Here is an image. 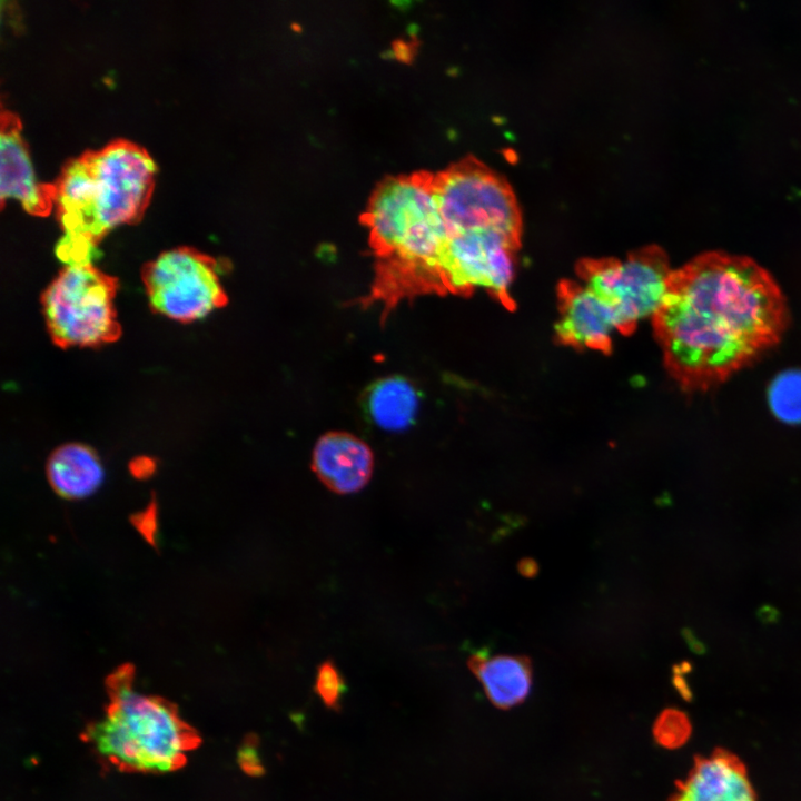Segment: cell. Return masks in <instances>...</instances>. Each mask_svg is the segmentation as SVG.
I'll use <instances>...</instances> for the list:
<instances>
[{"mask_svg":"<svg viewBox=\"0 0 801 801\" xmlns=\"http://www.w3.org/2000/svg\"><path fill=\"white\" fill-rule=\"evenodd\" d=\"M771 411L789 424H801V369H788L775 376L768 389Z\"/></svg>","mask_w":801,"mask_h":801,"instance_id":"17","label":"cell"},{"mask_svg":"<svg viewBox=\"0 0 801 801\" xmlns=\"http://www.w3.org/2000/svg\"><path fill=\"white\" fill-rule=\"evenodd\" d=\"M47 477L52 490L67 500L91 495L103 481V467L98 454L88 445L65 444L48 458Z\"/></svg>","mask_w":801,"mask_h":801,"instance_id":"15","label":"cell"},{"mask_svg":"<svg viewBox=\"0 0 801 801\" xmlns=\"http://www.w3.org/2000/svg\"><path fill=\"white\" fill-rule=\"evenodd\" d=\"M131 523L137 531L144 536V538L154 547L157 543L158 533V518H157V504L155 498L150 501L148 506L131 516Z\"/></svg>","mask_w":801,"mask_h":801,"instance_id":"21","label":"cell"},{"mask_svg":"<svg viewBox=\"0 0 801 801\" xmlns=\"http://www.w3.org/2000/svg\"><path fill=\"white\" fill-rule=\"evenodd\" d=\"M556 340L574 348L610 353L617 332L612 310L582 283L562 280L557 287Z\"/></svg>","mask_w":801,"mask_h":801,"instance_id":"11","label":"cell"},{"mask_svg":"<svg viewBox=\"0 0 801 801\" xmlns=\"http://www.w3.org/2000/svg\"><path fill=\"white\" fill-rule=\"evenodd\" d=\"M655 742L665 749H678L691 736L692 725L688 715L674 708L663 710L653 724Z\"/></svg>","mask_w":801,"mask_h":801,"instance_id":"18","label":"cell"},{"mask_svg":"<svg viewBox=\"0 0 801 801\" xmlns=\"http://www.w3.org/2000/svg\"><path fill=\"white\" fill-rule=\"evenodd\" d=\"M258 738L249 734L245 739L244 744L238 750V763L241 770L250 777H260L265 773V768L257 752Z\"/></svg>","mask_w":801,"mask_h":801,"instance_id":"20","label":"cell"},{"mask_svg":"<svg viewBox=\"0 0 801 801\" xmlns=\"http://www.w3.org/2000/svg\"><path fill=\"white\" fill-rule=\"evenodd\" d=\"M434 192L446 240L490 229L521 244L522 216L510 184L475 157L434 172Z\"/></svg>","mask_w":801,"mask_h":801,"instance_id":"6","label":"cell"},{"mask_svg":"<svg viewBox=\"0 0 801 801\" xmlns=\"http://www.w3.org/2000/svg\"><path fill=\"white\" fill-rule=\"evenodd\" d=\"M129 469L134 477L138 479H146L155 473L156 463L150 457L139 456L130 463Z\"/></svg>","mask_w":801,"mask_h":801,"instance_id":"22","label":"cell"},{"mask_svg":"<svg viewBox=\"0 0 801 801\" xmlns=\"http://www.w3.org/2000/svg\"><path fill=\"white\" fill-rule=\"evenodd\" d=\"M16 198L33 216H48L55 206L53 182H40L33 172L27 142L17 113L1 106L0 112V200Z\"/></svg>","mask_w":801,"mask_h":801,"instance_id":"10","label":"cell"},{"mask_svg":"<svg viewBox=\"0 0 801 801\" xmlns=\"http://www.w3.org/2000/svg\"><path fill=\"white\" fill-rule=\"evenodd\" d=\"M576 271L581 283L612 310L617 332L629 335L659 309L672 269L666 254L649 246L623 260L582 259Z\"/></svg>","mask_w":801,"mask_h":801,"instance_id":"7","label":"cell"},{"mask_svg":"<svg viewBox=\"0 0 801 801\" xmlns=\"http://www.w3.org/2000/svg\"><path fill=\"white\" fill-rule=\"evenodd\" d=\"M467 665L495 706L511 709L522 703L532 688V663L524 655L473 654Z\"/></svg>","mask_w":801,"mask_h":801,"instance_id":"14","label":"cell"},{"mask_svg":"<svg viewBox=\"0 0 801 801\" xmlns=\"http://www.w3.org/2000/svg\"><path fill=\"white\" fill-rule=\"evenodd\" d=\"M134 666H118L106 680L102 716L85 730L97 755L120 771L165 773L181 768L200 743L197 731L175 704L134 686Z\"/></svg>","mask_w":801,"mask_h":801,"instance_id":"4","label":"cell"},{"mask_svg":"<svg viewBox=\"0 0 801 801\" xmlns=\"http://www.w3.org/2000/svg\"><path fill=\"white\" fill-rule=\"evenodd\" d=\"M156 172L147 150L127 139L69 159L53 181L56 216L63 231L57 257L67 266L91 265L107 233L141 219Z\"/></svg>","mask_w":801,"mask_h":801,"instance_id":"3","label":"cell"},{"mask_svg":"<svg viewBox=\"0 0 801 801\" xmlns=\"http://www.w3.org/2000/svg\"><path fill=\"white\" fill-rule=\"evenodd\" d=\"M788 323L774 278L750 258L723 253L672 270L652 317L664 366L688 393L705 392L753 363Z\"/></svg>","mask_w":801,"mask_h":801,"instance_id":"1","label":"cell"},{"mask_svg":"<svg viewBox=\"0 0 801 801\" xmlns=\"http://www.w3.org/2000/svg\"><path fill=\"white\" fill-rule=\"evenodd\" d=\"M312 468L332 492L350 494L369 482L374 454L363 439L350 433L328 432L314 446Z\"/></svg>","mask_w":801,"mask_h":801,"instance_id":"13","label":"cell"},{"mask_svg":"<svg viewBox=\"0 0 801 801\" xmlns=\"http://www.w3.org/2000/svg\"><path fill=\"white\" fill-rule=\"evenodd\" d=\"M142 281L152 310L182 323L200 319L228 301L216 260L190 247L166 250L147 263Z\"/></svg>","mask_w":801,"mask_h":801,"instance_id":"8","label":"cell"},{"mask_svg":"<svg viewBox=\"0 0 801 801\" xmlns=\"http://www.w3.org/2000/svg\"><path fill=\"white\" fill-rule=\"evenodd\" d=\"M117 278L92 265L66 266L41 297L46 325L62 348L96 347L120 337Z\"/></svg>","mask_w":801,"mask_h":801,"instance_id":"5","label":"cell"},{"mask_svg":"<svg viewBox=\"0 0 801 801\" xmlns=\"http://www.w3.org/2000/svg\"><path fill=\"white\" fill-rule=\"evenodd\" d=\"M362 224L368 230L374 276L367 299L386 309L434 295L446 241L434 192V172L392 176L374 189Z\"/></svg>","mask_w":801,"mask_h":801,"instance_id":"2","label":"cell"},{"mask_svg":"<svg viewBox=\"0 0 801 801\" xmlns=\"http://www.w3.org/2000/svg\"><path fill=\"white\" fill-rule=\"evenodd\" d=\"M520 243L490 229L466 231L448 238L437 265L439 295H468L485 289L505 308H515L511 297L515 256Z\"/></svg>","mask_w":801,"mask_h":801,"instance_id":"9","label":"cell"},{"mask_svg":"<svg viewBox=\"0 0 801 801\" xmlns=\"http://www.w3.org/2000/svg\"><path fill=\"white\" fill-rule=\"evenodd\" d=\"M364 400L365 409L373 422L392 432L411 426L419 404L417 389L408 379L398 375L374 382L366 389Z\"/></svg>","mask_w":801,"mask_h":801,"instance_id":"16","label":"cell"},{"mask_svg":"<svg viewBox=\"0 0 801 801\" xmlns=\"http://www.w3.org/2000/svg\"><path fill=\"white\" fill-rule=\"evenodd\" d=\"M668 801H758L744 762L733 752L716 748L695 755L686 777L675 782Z\"/></svg>","mask_w":801,"mask_h":801,"instance_id":"12","label":"cell"},{"mask_svg":"<svg viewBox=\"0 0 801 801\" xmlns=\"http://www.w3.org/2000/svg\"><path fill=\"white\" fill-rule=\"evenodd\" d=\"M314 691L326 708L334 711L340 709V699L346 691V684L333 661H324L318 666Z\"/></svg>","mask_w":801,"mask_h":801,"instance_id":"19","label":"cell"}]
</instances>
